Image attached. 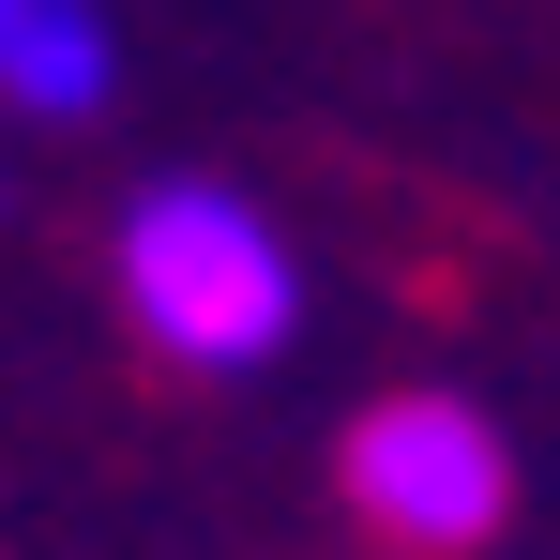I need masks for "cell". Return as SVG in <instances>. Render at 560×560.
Returning a JSON list of instances; mask_svg holds the SVG:
<instances>
[{
    "mask_svg": "<svg viewBox=\"0 0 560 560\" xmlns=\"http://www.w3.org/2000/svg\"><path fill=\"white\" fill-rule=\"evenodd\" d=\"M121 303L137 334L197 378H243L303 334V258L243 183H152L121 212Z\"/></svg>",
    "mask_w": 560,
    "mask_h": 560,
    "instance_id": "cell-1",
    "label": "cell"
},
{
    "mask_svg": "<svg viewBox=\"0 0 560 560\" xmlns=\"http://www.w3.org/2000/svg\"><path fill=\"white\" fill-rule=\"evenodd\" d=\"M349 500L394 546H485L515 515V455H500V424L469 394H394V409L349 424Z\"/></svg>",
    "mask_w": 560,
    "mask_h": 560,
    "instance_id": "cell-2",
    "label": "cell"
},
{
    "mask_svg": "<svg viewBox=\"0 0 560 560\" xmlns=\"http://www.w3.org/2000/svg\"><path fill=\"white\" fill-rule=\"evenodd\" d=\"M106 92H121L106 0H0V106L15 121H92Z\"/></svg>",
    "mask_w": 560,
    "mask_h": 560,
    "instance_id": "cell-3",
    "label": "cell"
}]
</instances>
